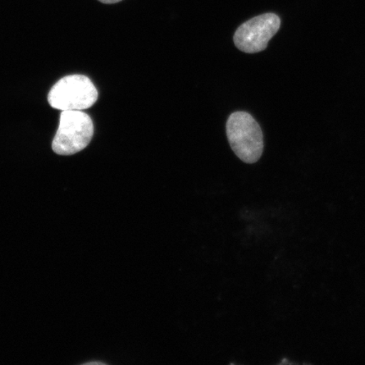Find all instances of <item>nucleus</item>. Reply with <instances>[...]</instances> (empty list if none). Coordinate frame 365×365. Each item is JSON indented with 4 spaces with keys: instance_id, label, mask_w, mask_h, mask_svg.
Returning a JSON list of instances; mask_svg holds the SVG:
<instances>
[{
    "instance_id": "nucleus-1",
    "label": "nucleus",
    "mask_w": 365,
    "mask_h": 365,
    "mask_svg": "<svg viewBox=\"0 0 365 365\" xmlns=\"http://www.w3.org/2000/svg\"><path fill=\"white\" fill-rule=\"evenodd\" d=\"M227 136L236 156L246 163L259 161L263 153L264 140L261 126L246 112H235L228 118Z\"/></svg>"
},
{
    "instance_id": "nucleus-4",
    "label": "nucleus",
    "mask_w": 365,
    "mask_h": 365,
    "mask_svg": "<svg viewBox=\"0 0 365 365\" xmlns=\"http://www.w3.org/2000/svg\"><path fill=\"white\" fill-rule=\"evenodd\" d=\"M280 26V18L276 14L267 13L255 16L237 29L235 44L240 51L246 53L264 51Z\"/></svg>"
},
{
    "instance_id": "nucleus-6",
    "label": "nucleus",
    "mask_w": 365,
    "mask_h": 365,
    "mask_svg": "<svg viewBox=\"0 0 365 365\" xmlns=\"http://www.w3.org/2000/svg\"><path fill=\"white\" fill-rule=\"evenodd\" d=\"M103 364V363H102V362H90V363H86V364Z\"/></svg>"
},
{
    "instance_id": "nucleus-5",
    "label": "nucleus",
    "mask_w": 365,
    "mask_h": 365,
    "mask_svg": "<svg viewBox=\"0 0 365 365\" xmlns=\"http://www.w3.org/2000/svg\"><path fill=\"white\" fill-rule=\"evenodd\" d=\"M98 1L103 4H112L122 1V0H98Z\"/></svg>"
},
{
    "instance_id": "nucleus-3",
    "label": "nucleus",
    "mask_w": 365,
    "mask_h": 365,
    "mask_svg": "<svg viewBox=\"0 0 365 365\" xmlns=\"http://www.w3.org/2000/svg\"><path fill=\"white\" fill-rule=\"evenodd\" d=\"M98 98L97 88L88 76L71 75L63 77L48 93L50 106L58 110H84L93 106Z\"/></svg>"
},
{
    "instance_id": "nucleus-2",
    "label": "nucleus",
    "mask_w": 365,
    "mask_h": 365,
    "mask_svg": "<svg viewBox=\"0 0 365 365\" xmlns=\"http://www.w3.org/2000/svg\"><path fill=\"white\" fill-rule=\"evenodd\" d=\"M93 135V122L88 113L81 110L62 111L53 140V150L62 156L78 153L88 147Z\"/></svg>"
}]
</instances>
